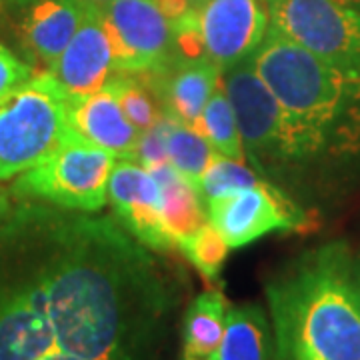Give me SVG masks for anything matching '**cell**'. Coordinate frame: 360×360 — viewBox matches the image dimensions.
<instances>
[{
	"mask_svg": "<svg viewBox=\"0 0 360 360\" xmlns=\"http://www.w3.org/2000/svg\"><path fill=\"white\" fill-rule=\"evenodd\" d=\"M276 360H360V304L342 240L295 258L266 283Z\"/></svg>",
	"mask_w": 360,
	"mask_h": 360,
	"instance_id": "1",
	"label": "cell"
},
{
	"mask_svg": "<svg viewBox=\"0 0 360 360\" xmlns=\"http://www.w3.org/2000/svg\"><path fill=\"white\" fill-rule=\"evenodd\" d=\"M283 106L296 162L360 153V68L328 63L270 26L250 56Z\"/></svg>",
	"mask_w": 360,
	"mask_h": 360,
	"instance_id": "2",
	"label": "cell"
},
{
	"mask_svg": "<svg viewBox=\"0 0 360 360\" xmlns=\"http://www.w3.org/2000/svg\"><path fill=\"white\" fill-rule=\"evenodd\" d=\"M68 104L70 96L49 70L0 98V180L37 167L63 142Z\"/></svg>",
	"mask_w": 360,
	"mask_h": 360,
	"instance_id": "3",
	"label": "cell"
},
{
	"mask_svg": "<svg viewBox=\"0 0 360 360\" xmlns=\"http://www.w3.org/2000/svg\"><path fill=\"white\" fill-rule=\"evenodd\" d=\"M116 160L112 153L68 127L63 142L51 155L18 174L14 193L70 210L98 212L108 202V182Z\"/></svg>",
	"mask_w": 360,
	"mask_h": 360,
	"instance_id": "4",
	"label": "cell"
},
{
	"mask_svg": "<svg viewBox=\"0 0 360 360\" xmlns=\"http://www.w3.org/2000/svg\"><path fill=\"white\" fill-rule=\"evenodd\" d=\"M222 86L236 116L246 160L255 165L257 172L266 174L269 168L296 162L292 134L283 106L258 77L252 58L224 70Z\"/></svg>",
	"mask_w": 360,
	"mask_h": 360,
	"instance_id": "5",
	"label": "cell"
},
{
	"mask_svg": "<svg viewBox=\"0 0 360 360\" xmlns=\"http://www.w3.org/2000/svg\"><path fill=\"white\" fill-rule=\"evenodd\" d=\"M270 26L328 63L360 68V8L338 0H266Z\"/></svg>",
	"mask_w": 360,
	"mask_h": 360,
	"instance_id": "6",
	"label": "cell"
},
{
	"mask_svg": "<svg viewBox=\"0 0 360 360\" xmlns=\"http://www.w3.org/2000/svg\"><path fill=\"white\" fill-rule=\"evenodd\" d=\"M206 212L231 250L250 245L270 232H304L312 226L309 212L270 180L206 202Z\"/></svg>",
	"mask_w": 360,
	"mask_h": 360,
	"instance_id": "7",
	"label": "cell"
},
{
	"mask_svg": "<svg viewBox=\"0 0 360 360\" xmlns=\"http://www.w3.org/2000/svg\"><path fill=\"white\" fill-rule=\"evenodd\" d=\"M103 13L118 72L146 75L172 60V22L156 0H115Z\"/></svg>",
	"mask_w": 360,
	"mask_h": 360,
	"instance_id": "8",
	"label": "cell"
},
{
	"mask_svg": "<svg viewBox=\"0 0 360 360\" xmlns=\"http://www.w3.org/2000/svg\"><path fill=\"white\" fill-rule=\"evenodd\" d=\"M198 20L206 58L220 72L250 58L270 28L266 0H202Z\"/></svg>",
	"mask_w": 360,
	"mask_h": 360,
	"instance_id": "9",
	"label": "cell"
},
{
	"mask_svg": "<svg viewBox=\"0 0 360 360\" xmlns=\"http://www.w3.org/2000/svg\"><path fill=\"white\" fill-rule=\"evenodd\" d=\"M108 202L122 229L146 248L156 252L176 248L162 220L160 188L150 168L130 158H118L108 182Z\"/></svg>",
	"mask_w": 360,
	"mask_h": 360,
	"instance_id": "10",
	"label": "cell"
},
{
	"mask_svg": "<svg viewBox=\"0 0 360 360\" xmlns=\"http://www.w3.org/2000/svg\"><path fill=\"white\" fill-rule=\"evenodd\" d=\"M60 348L37 278L0 295V360H42Z\"/></svg>",
	"mask_w": 360,
	"mask_h": 360,
	"instance_id": "11",
	"label": "cell"
},
{
	"mask_svg": "<svg viewBox=\"0 0 360 360\" xmlns=\"http://www.w3.org/2000/svg\"><path fill=\"white\" fill-rule=\"evenodd\" d=\"M49 72L60 82L68 96H84L104 89L118 72L112 40L101 6L90 4L84 22Z\"/></svg>",
	"mask_w": 360,
	"mask_h": 360,
	"instance_id": "12",
	"label": "cell"
},
{
	"mask_svg": "<svg viewBox=\"0 0 360 360\" xmlns=\"http://www.w3.org/2000/svg\"><path fill=\"white\" fill-rule=\"evenodd\" d=\"M68 127L116 158H132L141 132L132 127L118 103L115 86L108 84L84 96H70Z\"/></svg>",
	"mask_w": 360,
	"mask_h": 360,
	"instance_id": "13",
	"label": "cell"
},
{
	"mask_svg": "<svg viewBox=\"0 0 360 360\" xmlns=\"http://www.w3.org/2000/svg\"><path fill=\"white\" fill-rule=\"evenodd\" d=\"M153 75V92L162 103V112L182 124L194 127L202 108L222 80V72L208 58L179 60L172 58L168 65Z\"/></svg>",
	"mask_w": 360,
	"mask_h": 360,
	"instance_id": "14",
	"label": "cell"
},
{
	"mask_svg": "<svg viewBox=\"0 0 360 360\" xmlns=\"http://www.w3.org/2000/svg\"><path fill=\"white\" fill-rule=\"evenodd\" d=\"M90 11L86 0H34L26 6L18 34L28 54L51 68Z\"/></svg>",
	"mask_w": 360,
	"mask_h": 360,
	"instance_id": "15",
	"label": "cell"
},
{
	"mask_svg": "<svg viewBox=\"0 0 360 360\" xmlns=\"http://www.w3.org/2000/svg\"><path fill=\"white\" fill-rule=\"evenodd\" d=\"M155 174L160 200H162V220L174 245L188 238L208 222L206 205L198 186L180 174L172 165H160L150 168Z\"/></svg>",
	"mask_w": 360,
	"mask_h": 360,
	"instance_id": "16",
	"label": "cell"
},
{
	"mask_svg": "<svg viewBox=\"0 0 360 360\" xmlns=\"http://www.w3.org/2000/svg\"><path fill=\"white\" fill-rule=\"evenodd\" d=\"M229 300L222 290H205L194 298L182 321V354L214 360L226 330Z\"/></svg>",
	"mask_w": 360,
	"mask_h": 360,
	"instance_id": "17",
	"label": "cell"
},
{
	"mask_svg": "<svg viewBox=\"0 0 360 360\" xmlns=\"http://www.w3.org/2000/svg\"><path fill=\"white\" fill-rule=\"evenodd\" d=\"M272 328L258 304H231L226 330L214 360H270Z\"/></svg>",
	"mask_w": 360,
	"mask_h": 360,
	"instance_id": "18",
	"label": "cell"
},
{
	"mask_svg": "<svg viewBox=\"0 0 360 360\" xmlns=\"http://www.w3.org/2000/svg\"><path fill=\"white\" fill-rule=\"evenodd\" d=\"M193 129L200 132L219 155L240 160V162H248L245 144L240 139V130L236 124V116H234L231 101L224 92L222 80L217 90L212 92V96L208 98V103L202 108Z\"/></svg>",
	"mask_w": 360,
	"mask_h": 360,
	"instance_id": "19",
	"label": "cell"
},
{
	"mask_svg": "<svg viewBox=\"0 0 360 360\" xmlns=\"http://www.w3.org/2000/svg\"><path fill=\"white\" fill-rule=\"evenodd\" d=\"M167 118L168 162L176 168L184 179L191 180L193 184L198 186V182L206 172V168L210 167L217 150L193 127L182 124V122L170 118V116H167Z\"/></svg>",
	"mask_w": 360,
	"mask_h": 360,
	"instance_id": "20",
	"label": "cell"
},
{
	"mask_svg": "<svg viewBox=\"0 0 360 360\" xmlns=\"http://www.w3.org/2000/svg\"><path fill=\"white\" fill-rule=\"evenodd\" d=\"M110 84L115 86L118 103L127 118L141 134L160 122V118L165 116L162 106L155 103V92L146 82H142L141 75L116 72L110 78Z\"/></svg>",
	"mask_w": 360,
	"mask_h": 360,
	"instance_id": "21",
	"label": "cell"
},
{
	"mask_svg": "<svg viewBox=\"0 0 360 360\" xmlns=\"http://www.w3.org/2000/svg\"><path fill=\"white\" fill-rule=\"evenodd\" d=\"M262 180H266L260 172L246 167V162L234 160L224 155H214L210 167L206 168L202 179L198 182V191L202 200L210 202L232 193H240L245 188L257 186Z\"/></svg>",
	"mask_w": 360,
	"mask_h": 360,
	"instance_id": "22",
	"label": "cell"
},
{
	"mask_svg": "<svg viewBox=\"0 0 360 360\" xmlns=\"http://www.w3.org/2000/svg\"><path fill=\"white\" fill-rule=\"evenodd\" d=\"M176 248L208 283L219 281L222 264H224V260L229 257V250H231L224 236L220 234L219 229L210 220L202 229H198L194 234H191L188 238L180 240Z\"/></svg>",
	"mask_w": 360,
	"mask_h": 360,
	"instance_id": "23",
	"label": "cell"
},
{
	"mask_svg": "<svg viewBox=\"0 0 360 360\" xmlns=\"http://www.w3.org/2000/svg\"><path fill=\"white\" fill-rule=\"evenodd\" d=\"M167 130L168 118L167 115L160 118V122L155 124L150 130L142 132L136 150L130 160L141 162L142 167L155 168L160 165H170L168 162V146H167Z\"/></svg>",
	"mask_w": 360,
	"mask_h": 360,
	"instance_id": "24",
	"label": "cell"
},
{
	"mask_svg": "<svg viewBox=\"0 0 360 360\" xmlns=\"http://www.w3.org/2000/svg\"><path fill=\"white\" fill-rule=\"evenodd\" d=\"M32 77V68L0 42V98Z\"/></svg>",
	"mask_w": 360,
	"mask_h": 360,
	"instance_id": "25",
	"label": "cell"
},
{
	"mask_svg": "<svg viewBox=\"0 0 360 360\" xmlns=\"http://www.w3.org/2000/svg\"><path fill=\"white\" fill-rule=\"evenodd\" d=\"M158 8L162 11V14L167 16L170 22L179 20L180 16L188 13L193 6H191V0H156Z\"/></svg>",
	"mask_w": 360,
	"mask_h": 360,
	"instance_id": "26",
	"label": "cell"
},
{
	"mask_svg": "<svg viewBox=\"0 0 360 360\" xmlns=\"http://www.w3.org/2000/svg\"><path fill=\"white\" fill-rule=\"evenodd\" d=\"M352 284H354V292L360 304V255L352 257Z\"/></svg>",
	"mask_w": 360,
	"mask_h": 360,
	"instance_id": "27",
	"label": "cell"
},
{
	"mask_svg": "<svg viewBox=\"0 0 360 360\" xmlns=\"http://www.w3.org/2000/svg\"><path fill=\"white\" fill-rule=\"evenodd\" d=\"M6 208H8V200H6V194L0 191V214H4V212H6Z\"/></svg>",
	"mask_w": 360,
	"mask_h": 360,
	"instance_id": "28",
	"label": "cell"
},
{
	"mask_svg": "<svg viewBox=\"0 0 360 360\" xmlns=\"http://www.w3.org/2000/svg\"><path fill=\"white\" fill-rule=\"evenodd\" d=\"M86 2H90V4H94V6H106V4H110V2H115V0H86Z\"/></svg>",
	"mask_w": 360,
	"mask_h": 360,
	"instance_id": "29",
	"label": "cell"
},
{
	"mask_svg": "<svg viewBox=\"0 0 360 360\" xmlns=\"http://www.w3.org/2000/svg\"><path fill=\"white\" fill-rule=\"evenodd\" d=\"M6 2H11L14 6H28V4L34 2V0H6Z\"/></svg>",
	"mask_w": 360,
	"mask_h": 360,
	"instance_id": "30",
	"label": "cell"
},
{
	"mask_svg": "<svg viewBox=\"0 0 360 360\" xmlns=\"http://www.w3.org/2000/svg\"><path fill=\"white\" fill-rule=\"evenodd\" d=\"M342 4H348V6H354V8H360V0H338Z\"/></svg>",
	"mask_w": 360,
	"mask_h": 360,
	"instance_id": "31",
	"label": "cell"
},
{
	"mask_svg": "<svg viewBox=\"0 0 360 360\" xmlns=\"http://www.w3.org/2000/svg\"><path fill=\"white\" fill-rule=\"evenodd\" d=\"M182 360H205V359H196V356H191V354H182Z\"/></svg>",
	"mask_w": 360,
	"mask_h": 360,
	"instance_id": "32",
	"label": "cell"
},
{
	"mask_svg": "<svg viewBox=\"0 0 360 360\" xmlns=\"http://www.w3.org/2000/svg\"><path fill=\"white\" fill-rule=\"evenodd\" d=\"M4 2H6V0H0V13H2V6H4Z\"/></svg>",
	"mask_w": 360,
	"mask_h": 360,
	"instance_id": "33",
	"label": "cell"
},
{
	"mask_svg": "<svg viewBox=\"0 0 360 360\" xmlns=\"http://www.w3.org/2000/svg\"><path fill=\"white\" fill-rule=\"evenodd\" d=\"M200 2H202V0H200Z\"/></svg>",
	"mask_w": 360,
	"mask_h": 360,
	"instance_id": "34",
	"label": "cell"
}]
</instances>
